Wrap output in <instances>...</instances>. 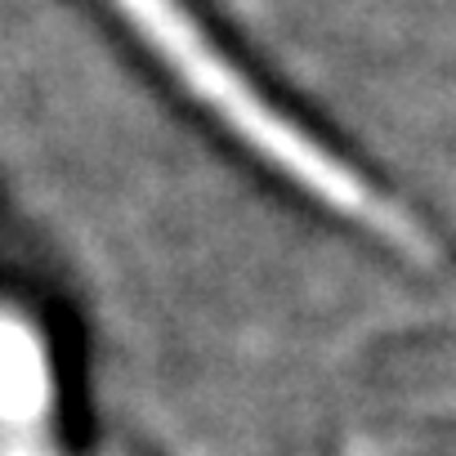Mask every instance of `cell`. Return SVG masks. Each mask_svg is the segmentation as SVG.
Masks as SVG:
<instances>
[{"instance_id":"1","label":"cell","mask_w":456,"mask_h":456,"mask_svg":"<svg viewBox=\"0 0 456 456\" xmlns=\"http://www.w3.org/2000/svg\"><path fill=\"white\" fill-rule=\"evenodd\" d=\"M108 5L179 77V86L188 94H197V103L206 112H215L278 175H287L291 183H305L309 197H318L322 206H331V210L349 215L354 224L371 228L376 238L407 247V251L420 247L416 224L403 219V210H394L385 197H376V188H367L322 143H314L305 130H296L265 94H256L251 81L219 54V45L201 32V23L179 5V0H108Z\"/></svg>"}]
</instances>
